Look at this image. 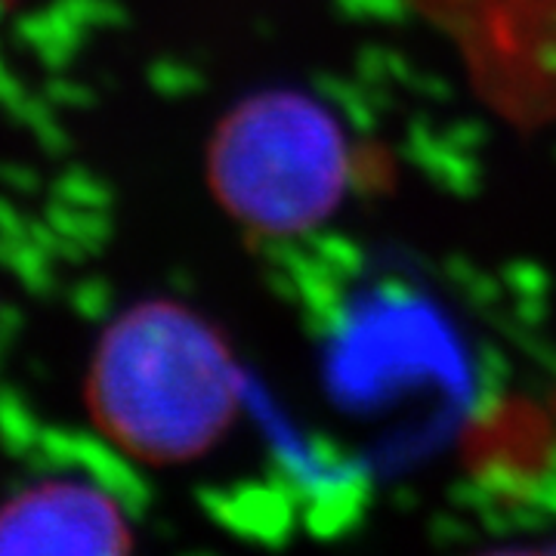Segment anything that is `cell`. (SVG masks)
Returning <instances> with one entry per match:
<instances>
[{"mask_svg":"<svg viewBox=\"0 0 556 556\" xmlns=\"http://www.w3.org/2000/svg\"><path fill=\"white\" fill-rule=\"evenodd\" d=\"M353 155L340 121L300 90H263L219 118L207 182L229 217L257 236H300L346 199Z\"/></svg>","mask_w":556,"mask_h":556,"instance_id":"obj_2","label":"cell"},{"mask_svg":"<svg viewBox=\"0 0 556 556\" xmlns=\"http://www.w3.org/2000/svg\"><path fill=\"white\" fill-rule=\"evenodd\" d=\"M464 455L485 492L535 501L556 482V417L529 399H501L479 415Z\"/></svg>","mask_w":556,"mask_h":556,"instance_id":"obj_4","label":"cell"},{"mask_svg":"<svg viewBox=\"0 0 556 556\" xmlns=\"http://www.w3.org/2000/svg\"><path fill=\"white\" fill-rule=\"evenodd\" d=\"M241 371L199 309L142 300L109 321L87 368V412L124 455L177 467L207 455L236 424Z\"/></svg>","mask_w":556,"mask_h":556,"instance_id":"obj_1","label":"cell"},{"mask_svg":"<svg viewBox=\"0 0 556 556\" xmlns=\"http://www.w3.org/2000/svg\"><path fill=\"white\" fill-rule=\"evenodd\" d=\"M130 547L118 497L90 479H40L0 504V554L112 556Z\"/></svg>","mask_w":556,"mask_h":556,"instance_id":"obj_3","label":"cell"}]
</instances>
